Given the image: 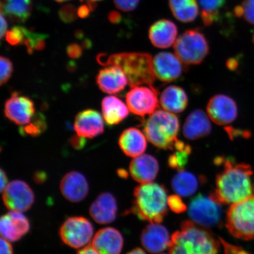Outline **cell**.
Wrapping results in <instances>:
<instances>
[{
	"mask_svg": "<svg viewBox=\"0 0 254 254\" xmlns=\"http://www.w3.org/2000/svg\"><path fill=\"white\" fill-rule=\"evenodd\" d=\"M118 174L119 176L123 178L126 177L127 176V172L125 170H119L118 171Z\"/></svg>",
	"mask_w": 254,
	"mask_h": 254,
	"instance_id": "11a10c76",
	"label": "cell"
},
{
	"mask_svg": "<svg viewBox=\"0 0 254 254\" xmlns=\"http://www.w3.org/2000/svg\"><path fill=\"white\" fill-rule=\"evenodd\" d=\"M47 37V35L34 33L25 28V37L22 44L26 47L27 52L31 55L34 51H41L45 48Z\"/></svg>",
	"mask_w": 254,
	"mask_h": 254,
	"instance_id": "836d02e7",
	"label": "cell"
},
{
	"mask_svg": "<svg viewBox=\"0 0 254 254\" xmlns=\"http://www.w3.org/2000/svg\"><path fill=\"white\" fill-rule=\"evenodd\" d=\"M171 237L167 228L160 223L151 222L142 230L141 242L149 253L157 254L169 249Z\"/></svg>",
	"mask_w": 254,
	"mask_h": 254,
	"instance_id": "ac0fdd59",
	"label": "cell"
},
{
	"mask_svg": "<svg viewBox=\"0 0 254 254\" xmlns=\"http://www.w3.org/2000/svg\"><path fill=\"white\" fill-rule=\"evenodd\" d=\"M238 17L243 18L247 23L254 24V0H244L234 9Z\"/></svg>",
	"mask_w": 254,
	"mask_h": 254,
	"instance_id": "e575fe53",
	"label": "cell"
},
{
	"mask_svg": "<svg viewBox=\"0 0 254 254\" xmlns=\"http://www.w3.org/2000/svg\"><path fill=\"white\" fill-rule=\"evenodd\" d=\"M118 205L114 196L110 192H103L92 203L89 213L100 224H109L116 220Z\"/></svg>",
	"mask_w": 254,
	"mask_h": 254,
	"instance_id": "d6986e66",
	"label": "cell"
},
{
	"mask_svg": "<svg viewBox=\"0 0 254 254\" xmlns=\"http://www.w3.org/2000/svg\"><path fill=\"white\" fill-rule=\"evenodd\" d=\"M3 1L13 2H25L32 4L31 0H2Z\"/></svg>",
	"mask_w": 254,
	"mask_h": 254,
	"instance_id": "db71d44e",
	"label": "cell"
},
{
	"mask_svg": "<svg viewBox=\"0 0 254 254\" xmlns=\"http://www.w3.org/2000/svg\"><path fill=\"white\" fill-rule=\"evenodd\" d=\"M0 247H1V254H13V249L9 241L1 237L0 241Z\"/></svg>",
	"mask_w": 254,
	"mask_h": 254,
	"instance_id": "ee69618b",
	"label": "cell"
},
{
	"mask_svg": "<svg viewBox=\"0 0 254 254\" xmlns=\"http://www.w3.org/2000/svg\"><path fill=\"white\" fill-rule=\"evenodd\" d=\"M124 238L120 232L113 227H105L94 236L91 246L98 254H120Z\"/></svg>",
	"mask_w": 254,
	"mask_h": 254,
	"instance_id": "e0dca14e",
	"label": "cell"
},
{
	"mask_svg": "<svg viewBox=\"0 0 254 254\" xmlns=\"http://www.w3.org/2000/svg\"><path fill=\"white\" fill-rule=\"evenodd\" d=\"M227 65L228 68L230 69H236L238 66V63L236 59H230L227 62Z\"/></svg>",
	"mask_w": 254,
	"mask_h": 254,
	"instance_id": "816d5d0a",
	"label": "cell"
},
{
	"mask_svg": "<svg viewBox=\"0 0 254 254\" xmlns=\"http://www.w3.org/2000/svg\"><path fill=\"white\" fill-rule=\"evenodd\" d=\"M7 21H6L4 15L1 12V39H2L6 33H7Z\"/></svg>",
	"mask_w": 254,
	"mask_h": 254,
	"instance_id": "c3c4849f",
	"label": "cell"
},
{
	"mask_svg": "<svg viewBox=\"0 0 254 254\" xmlns=\"http://www.w3.org/2000/svg\"><path fill=\"white\" fill-rule=\"evenodd\" d=\"M169 5L175 18L182 23L195 20L199 14L197 0H169Z\"/></svg>",
	"mask_w": 254,
	"mask_h": 254,
	"instance_id": "f1b7e54d",
	"label": "cell"
},
{
	"mask_svg": "<svg viewBox=\"0 0 254 254\" xmlns=\"http://www.w3.org/2000/svg\"><path fill=\"white\" fill-rule=\"evenodd\" d=\"M178 28L173 21L162 19L151 25L148 37L152 45L158 49H167L177 40Z\"/></svg>",
	"mask_w": 254,
	"mask_h": 254,
	"instance_id": "603a6c76",
	"label": "cell"
},
{
	"mask_svg": "<svg viewBox=\"0 0 254 254\" xmlns=\"http://www.w3.org/2000/svg\"><path fill=\"white\" fill-rule=\"evenodd\" d=\"M159 169L160 167L157 159L150 154H142L134 158L129 167L132 179L140 184L153 182L157 176Z\"/></svg>",
	"mask_w": 254,
	"mask_h": 254,
	"instance_id": "44dd1931",
	"label": "cell"
},
{
	"mask_svg": "<svg viewBox=\"0 0 254 254\" xmlns=\"http://www.w3.org/2000/svg\"><path fill=\"white\" fill-rule=\"evenodd\" d=\"M60 187L64 197L71 202L83 201L89 192L86 178L76 171L66 173L62 179Z\"/></svg>",
	"mask_w": 254,
	"mask_h": 254,
	"instance_id": "2e32d148",
	"label": "cell"
},
{
	"mask_svg": "<svg viewBox=\"0 0 254 254\" xmlns=\"http://www.w3.org/2000/svg\"><path fill=\"white\" fill-rule=\"evenodd\" d=\"M59 17L63 23H71L77 18V9L74 5L68 4L63 6L59 12Z\"/></svg>",
	"mask_w": 254,
	"mask_h": 254,
	"instance_id": "8d00e7d4",
	"label": "cell"
},
{
	"mask_svg": "<svg viewBox=\"0 0 254 254\" xmlns=\"http://www.w3.org/2000/svg\"><path fill=\"white\" fill-rule=\"evenodd\" d=\"M221 240L207 228L185 221L171 236L170 254H220Z\"/></svg>",
	"mask_w": 254,
	"mask_h": 254,
	"instance_id": "7a4b0ae2",
	"label": "cell"
},
{
	"mask_svg": "<svg viewBox=\"0 0 254 254\" xmlns=\"http://www.w3.org/2000/svg\"><path fill=\"white\" fill-rule=\"evenodd\" d=\"M202 180L189 171L180 170L173 178L171 186L178 195L188 197L198 190Z\"/></svg>",
	"mask_w": 254,
	"mask_h": 254,
	"instance_id": "83f0119b",
	"label": "cell"
},
{
	"mask_svg": "<svg viewBox=\"0 0 254 254\" xmlns=\"http://www.w3.org/2000/svg\"><path fill=\"white\" fill-rule=\"evenodd\" d=\"M2 193L3 202L9 211L25 212L34 204L33 190L23 181H12Z\"/></svg>",
	"mask_w": 254,
	"mask_h": 254,
	"instance_id": "8fae6325",
	"label": "cell"
},
{
	"mask_svg": "<svg viewBox=\"0 0 254 254\" xmlns=\"http://www.w3.org/2000/svg\"><path fill=\"white\" fill-rule=\"evenodd\" d=\"M46 179V175L45 174L37 173V174H35L34 180L36 181V182L37 183H43Z\"/></svg>",
	"mask_w": 254,
	"mask_h": 254,
	"instance_id": "f907efd6",
	"label": "cell"
},
{
	"mask_svg": "<svg viewBox=\"0 0 254 254\" xmlns=\"http://www.w3.org/2000/svg\"><path fill=\"white\" fill-rule=\"evenodd\" d=\"M132 213L142 220L160 223L168 212L167 191L157 183L141 184L134 191Z\"/></svg>",
	"mask_w": 254,
	"mask_h": 254,
	"instance_id": "277c9868",
	"label": "cell"
},
{
	"mask_svg": "<svg viewBox=\"0 0 254 254\" xmlns=\"http://www.w3.org/2000/svg\"><path fill=\"white\" fill-rule=\"evenodd\" d=\"M81 1H83V0H80ZM86 1H94L96 2L97 1H101V0H86Z\"/></svg>",
	"mask_w": 254,
	"mask_h": 254,
	"instance_id": "6f0895ef",
	"label": "cell"
},
{
	"mask_svg": "<svg viewBox=\"0 0 254 254\" xmlns=\"http://www.w3.org/2000/svg\"><path fill=\"white\" fill-rule=\"evenodd\" d=\"M226 225L232 236L243 240L254 239V196L232 204Z\"/></svg>",
	"mask_w": 254,
	"mask_h": 254,
	"instance_id": "8992f818",
	"label": "cell"
},
{
	"mask_svg": "<svg viewBox=\"0 0 254 254\" xmlns=\"http://www.w3.org/2000/svg\"><path fill=\"white\" fill-rule=\"evenodd\" d=\"M221 203L211 193L199 194L190 201L189 212L192 221L205 228L218 226L222 221Z\"/></svg>",
	"mask_w": 254,
	"mask_h": 254,
	"instance_id": "ba28073f",
	"label": "cell"
},
{
	"mask_svg": "<svg viewBox=\"0 0 254 254\" xmlns=\"http://www.w3.org/2000/svg\"><path fill=\"white\" fill-rule=\"evenodd\" d=\"M139 1L140 0H114L116 7L125 12L134 10Z\"/></svg>",
	"mask_w": 254,
	"mask_h": 254,
	"instance_id": "ab89813d",
	"label": "cell"
},
{
	"mask_svg": "<svg viewBox=\"0 0 254 254\" xmlns=\"http://www.w3.org/2000/svg\"><path fill=\"white\" fill-rule=\"evenodd\" d=\"M180 130V122L173 113L158 110L145 121L144 134L155 147L173 151Z\"/></svg>",
	"mask_w": 254,
	"mask_h": 254,
	"instance_id": "5b68a950",
	"label": "cell"
},
{
	"mask_svg": "<svg viewBox=\"0 0 254 254\" xmlns=\"http://www.w3.org/2000/svg\"><path fill=\"white\" fill-rule=\"evenodd\" d=\"M126 254H146V253L142 249L136 248Z\"/></svg>",
	"mask_w": 254,
	"mask_h": 254,
	"instance_id": "f5cc1de1",
	"label": "cell"
},
{
	"mask_svg": "<svg viewBox=\"0 0 254 254\" xmlns=\"http://www.w3.org/2000/svg\"><path fill=\"white\" fill-rule=\"evenodd\" d=\"M47 127L45 117L42 114L39 113L34 116L30 123L21 127L20 133L25 136H37L45 131Z\"/></svg>",
	"mask_w": 254,
	"mask_h": 254,
	"instance_id": "d6a6232c",
	"label": "cell"
},
{
	"mask_svg": "<svg viewBox=\"0 0 254 254\" xmlns=\"http://www.w3.org/2000/svg\"><path fill=\"white\" fill-rule=\"evenodd\" d=\"M176 55L186 65H198L204 62L209 52L207 39L198 29L187 30L174 44Z\"/></svg>",
	"mask_w": 254,
	"mask_h": 254,
	"instance_id": "52a82bcc",
	"label": "cell"
},
{
	"mask_svg": "<svg viewBox=\"0 0 254 254\" xmlns=\"http://www.w3.org/2000/svg\"><path fill=\"white\" fill-rule=\"evenodd\" d=\"M209 118L216 125H230L238 117L237 103L233 98L224 94L215 95L209 100L206 106Z\"/></svg>",
	"mask_w": 254,
	"mask_h": 254,
	"instance_id": "7c38bea8",
	"label": "cell"
},
{
	"mask_svg": "<svg viewBox=\"0 0 254 254\" xmlns=\"http://www.w3.org/2000/svg\"><path fill=\"white\" fill-rule=\"evenodd\" d=\"M32 4L25 2H1V12L12 21L23 23L31 15Z\"/></svg>",
	"mask_w": 254,
	"mask_h": 254,
	"instance_id": "4dcf8cb0",
	"label": "cell"
},
{
	"mask_svg": "<svg viewBox=\"0 0 254 254\" xmlns=\"http://www.w3.org/2000/svg\"><path fill=\"white\" fill-rule=\"evenodd\" d=\"M91 9L87 4L82 5L77 9V14L82 19L87 18L90 16Z\"/></svg>",
	"mask_w": 254,
	"mask_h": 254,
	"instance_id": "f6af8a7d",
	"label": "cell"
},
{
	"mask_svg": "<svg viewBox=\"0 0 254 254\" xmlns=\"http://www.w3.org/2000/svg\"><path fill=\"white\" fill-rule=\"evenodd\" d=\"M60 238L66 246L81 249L91 243L94 237V228L88 219L72 217L63 222L59 231Z\"/></svg>",
	"mask_w": 254,
	"mask_h": 254,
	"instance_id": "9c48e42d",
	"label": "cell"
},
{
	"mask_svg": "<svg viewBox=\"0 0 254 254\" xmlns=\"http://www.w3.org/2000/svg\"><path fill=\"white\" fill-rule=\"evenodd\" d=\"M253 42L254 44V31L253 36Z\"/></svg>",
	"mask_w": 254,
	"mask_h": 254,
	"instance_id": "680465c9",
	"label": "cell"
},
{
	"mask_svg": "<svg viewBox=\"0 0 254 254\" xmlns=\"http://www.w3.org/2000/svg\"><path fill=\"white\" fill-rule=\"evenodd\" d=\"M201 9L203 23L209 26L220 18L221 11L225 4V0H197Z\"/></svg>",
	"mask_w": 254,
	"mask_h": 254,
	"instance_id": "f546056e",
	"label": "cell"
},
{
	"mask_svg": "<svg viewBox=\"0 0 254 254\" xmlns=\"http://www.w3.org/2000/svg\"><path fill=\"white\" fill-rule=\"evenodd\" d=\"M25 37V27L15 26L8 31L5 34V39L11 46L22 44Z\"/></svg>",
	"mask_w": 254,
	"mask_h": 254,
	"instance_id": "d590c367",
	"label": "cell"
},
{
	"mask_svg": "<svg viewBox=\"0 0 254 254\" xmlns=\"http://www.w3.org/2000/svg\"><path fill=\"white\" fill-rule=\"evenodd\" d=\"M82 47L77 43H72L66 48V54L73 59H78L82 56Z\"/></svg>",
	"mask_w": 254,
	"mask_h": 254,
	"instance_id": "b9f144b4",
	"label": "cell"
},
{
	"mask_svg": "<svg viewBox=\"0 0 254 254\" xmlns=\"http://www.w3.org/2000/svg\"><path fill=\"white\" fill-rule=\"evenodd\" d=\"M220 240L222 247H223L224 254H250L242 248L231 245V244L225 242L221 238Z\"/></svg>",
	"mask_w": 254,
	"mask_h": 254,
	"instance_id": "60d3db41",
	"label": "cell"
},
{
	"mask_svg": "<svg viewBox=\"0 0 254 254\" xmlns=\"http://www.w3.org/2000/svg\"><path fill=\"white\" fill-rule=\"evenodd\" d=\"M104 119L109 126L119 125L129 114L128 106L115 96L104 98L101 103Z\"/></svg>",
	"mask_w": 254,
	"mask_h": 254,
	"instance_id": "4316f807",
	"label": "cell"
},
{
	"mask_svg": "<svg viewBox=\"0 0 254 254\" xmlns=\"http://www.w3.org/2000/svg\"><path fill=\"white\" fill-rule=\"evenodd\" d=\"M183 62L179 57L168 52L157 54L153 59L155 77L164 82L176 81L184 72Z\"/></svg>",
	"mask_w": 254,
	"mask_h": 254,
	"instance_id": "5bb4252c",
	"label": "cell"
},
{
	"mask_svg": "<svg viewBox=\"0 0 254 254\" xmlns=\"http://www.w3.org/2000/svg\"><path fill=\"white\" fill-rule=\"evenodd\" d=\"M138 128H127L120 135L119 144L127 156L135 158L143 154L147 147V137Z\"/></svg>",
	"mask_w": 254,
	"mask_h": 254,
	"instance_id": "d4e9b609",
	"label": "cell"
},
{
	"mask_svg": "<svg viewBox=\"0 0 254 254\" xmlns=\"http://www.w3.org/2000/svg\"><path fill=\"white\" fill-rule=\"evenodd\" d=\"M55 1L59 2H63L66 1H69V0H55Z\"/></svg>",
	"mask_w": 254,
	"mask_h": 254,
	"instance_id": "9f6ffc18",
	"label": "cell"
},
{
	"mask_svg": "<svg viewBox=\"0 0 254 254\" xmlns=\"http://www.w3.org/2000/svg\"><path fill=\"white\" fill-rule=\"evenodd\" d=\"M30 229V221L22 212L9 211L2 215L0 220L1 237L9 242L20 240Z\"/></svg>",
	"mask_w": 254,
	"mask_h": 254,
	"instance_id": "9a60e30c",
	"label": "cell"
},
{
	"mask_svg": "<svg viewBox=\"0 0 254 254\" xmlns=\"http://www.w3.org/2000/svg\"><path fill=\"white\" fill-rule=\"evenodd\" d=\"M97 60L101 65H115L122 69L131 88L154 83L153 59L148 53H122L109 57L101 54Z\"/></svg>",
	"mask_w": 254,
	"mask_h": 254,
	"instance_id": "3957f363",
	"label": "cell"
},
{
	"mask_svg": "<svg viewBox=\"0 0 254 254\" xmlns=\"http://www.w3.org/2000/svg\"><path fill=\"white\" fill-rule=\"evenodd\" d=\"M77 254H98L90 246L82 248L78 251Z\"/></svg>",
	"mask_w": 254,
	"mask_h": 254,
	"instance_id": "681fc988",
	"label": "cell"
},
{
	"mask_svg": "<svg viewBox=\"0 0 254 254\" xmlns=\"http://www.w3.org/2000/svg\"><path fill=\"white\" fill-rule=\"evenodd\" d=\"M174 150L176 152L168 158V166L173 169L179 171L184 170V167L188 163L189 157L192 151L191 147L179 139L175 144Z\"/></svg>",
	"mask_w": 254,
	"mask_h": 254,
	"instance_id": "1f68e13d",
	"label": "cell"
},
{
	"mask_svg": "<svg viewBox=\"0 0 254 254\" xmlns=\"http://www.w3.org/2000/svg\"><path fill=\"white\" fill-rule=\"evenodd\" d=\"M217 162L224 168L216 177L215 189L212 193L221 204H234L252 195L251 177L252 167L245 163H237L233 159L220 158Z\"/></svg>",
	"mask_w": 254,
	"mask_h": 254,
	"instance_id": "6da1fadb",
	"label": "cell"
},
{
	"mask_svg": "<svg viewBox=\"0 0 254 254\" xmlns=\"http://www.w3.org/2000/svg\"><path fill=\"white\" fill-rule=\"evenodd\" d=\"M98 72L97 84L104 93L117 94L123 91L128 84L125 72L115 65H108Z\"/></svg>",
	"mask_w": 254,
	"mask_h": 254,
	"instance_id": "7402d4cb",
	"label": "cell"
},
{
	"mask_svg": "<svg viewBox=\"0 0 254 254\" xmlns=\"http://www.w3.org/2000/svg\"><path fill=\"white\" fill-rule=\"evenodd\" d=\"M160 104L163 109L171 113H181L189 104V97L182 87L170 85L161 94Z\"/></svg>",
	"mask_w": 254,
	"mask_h": 254,
	"instance_id": "484cf974",
	"label": "cell"
},
{
	"mask_svg": "<svg viewBox=\"0 0 254 254\" xmlns=\"http://www.w3.org/2000/svg\"><path fill=\"white\" fill-rule=\"evenodd\" d=\"M108 18L112 24H119L122 20V15L116 11H111L108 15Z\"/></svg>",
	"mask_w": 254,
	"mask_h": 254,
	"instance_id": "bcb514c9",
	"label": "cell"
},
{
	"mask_svg": "<svg viewBox=\"0 0 254 254\" xmlns=\"http://www.w3.org/2000/svg\"><path fill=\"white\" fill-rule=\"evenodd\" d=\"M35 111L33 101L17 93L12 94L5 104V117L18 126H23L30 123L35 116Z\"/></svg>",
	"mask_w": 254,
	"mask_h": 254,
	"instance_id": "4fadbf2b",
	"label": "cell"
},
{
	"mask_svg": "<svg viewBox=\"0 0 254 254\" xmlns=\"http://www.w3.org/2000/svg\"><path fill=\"white\" fill-rule=\"evenodd\" d=\"M0 176H1V192H2L4 191V190L6 189V187L8 185V180L7 175H6L5 173L2 169L1 170V174H0Z\"/></svg>",
	"mask_w": 254,
	"mask_h": 254,
	"instance_id": "7dc6e473",
	"label": "cell"
},
{
	"mask_svg": "<svg viewBox=\"0 0 254 254\" xmlns=\"http://www.w3.org/2000/svg\"><path fill=\"white\" fill-rule=\"evenodd\" d=\"M74 127L77 135L84 138H94L104 131L102 116L97 111L92 109L79 113L75 117Z\"/></svg>",
	"mask_w": 254,
	"mask_h": 254,
	"instance_id": "ffe728a7",
	"label": "cell"
},
{
	"mask_svg": "<svg viewBox=\"0 0 254 254\" xmlns=\"http://www.w3.org/2000/svg\"><path fill=\"white\" fill-rule=\"evenodd\" d=\"M168 205L171 211L177 214L182 213L187 209V206L178 194L171 195L168 198Z\"/></svg>",
	"mask_w": 254,
	"mask_h": 254,
	"instance_id": "f35d334b",
	"label": "cell"
},
{
	"mask_svg": "<svg viewBox=\"0 0 254 254\" xmlns=\"http://www.w3.org/2000/svg\"><path fill=\"white\" fill-rule=\"evenodd\" d=\"M127 106L136 116L151 115L158 108V93L152 85L132 87L126 95Z\"/></svg>",
	"mask_w": 254,
	"mask_h": 254,
	"instance_id": "30bf717a",
	"label": "cell"
},
{
	"mask_svg": "<svg viewBox=\"0 0 254 254\" xmlns=\"http://www.w3.org/2000/svg\"><path fill=\"white\" fill-rule=\"evenodd\" d=\"M85 138L78 135L72 136L70 140L72 147L76 150H81V149L83 148L85 145V143H86Z\"/></svg>",
	"mask_w": 254,
	"mask_h": 254,
	"instance_id": "7bdbcfd3",
	"label": "cell"
},
{
	"mask_svg": "<svg viewBox=\"0 0 254 254\" xmlns=\"http://www.w3.org/2000/svg\"><path fill=\"white\" fill-rule=\"evenodd\" d=\"M204 111L196 109L192 111L184 123L183 134L190 140H196L210 134L212 126Z\"/></svg>",
	"mask_w": 254,
	"mask_h": 254,
	"instance_id": "cb8c5ba5",
	"label": "cell"
},
{
	"mask_svg": "<svg viewBox=\"0 0 254 254\" xmlns=\"http://www.w3.org/2000/svg\"><path fill=\"white\" fill-rule=\"evenodd\" d=\"M1 85H4L10 79L13 72V65L11 60L5 57H1Z\"/></svg>",
	"mask_w": 254,
	"mask_h": 254,
	"instance_id": "74e56055",
	"label": "cell"
}]
</instances>
